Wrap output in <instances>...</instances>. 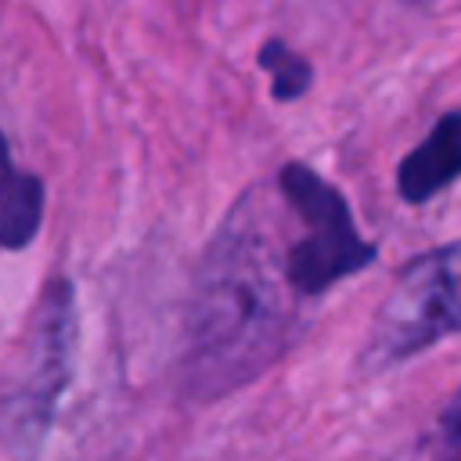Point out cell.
<instances>
[{
	"label": "cell",
	"instance_id": "1",
	"mask_svg": "<svg viewBox=\"0 0 461 461\" xmlns=\"http://www.w3.org/2000/svg\"><path fill=\"white\" fill-rule=\"evenodd\" d=\"M267 230L241 202L202 256L184 339L187 382L220 396L267 371L295 335V303Z\"/></svg>",
	"mask_w": 461,
	"mask_h": 461
},
{
	"label": "cell",
	"instance_id": "2",
	"mask_svg": "<svg viewBox=\"0 0 461 461\" xmlns=\"http://www.w3.org/2000/svg\"><path fill=\"white\" fill-rule=\"evenodd\" d=\"M72 346H76V295L68 281H50L32 331L25 339V353L14 364L11 382L0 393V432L14 457L32 461L47 439L54 421V407L72 375Z\"/></svg>",
	"mask_w": 461,
	"mask_h": 461
},
{
	"label": "cell",
	"instance_id": "3",
	"mask_svg": "<svg viewBox=\"0 0 461 461\" xmlns=\"http://www.w3.org/2000/svg\"><path fill=\"white\" fill-rule=\"evenodd\" d=\"M461 331V241L414 256L375 310L364 367L385 371Z\"/></svg>",
	"mask_w": 461,
	"mask_h": 461
},
{
	"label": "cell",
	"instance_id": "4",
	"mask_svg": "<svg viewBox=\"0 0 461 461\" xmlns=\"http://www.w3.org/2000/svg\"><path fill=\"white\" fill-rule=\"evenodd\" d=\"M277 191L306 227L285 252V277L295 295H321L335 281L371 267L378 249L357 230L349 202L321 173L306 162H285L277 169Z\"/></svg>",
	"mask_w": 461,
	"mask_h": 461
},
{
	"label": "cell",
	"instance_id": "5",
	"mask_svg": "<svg viewBox=\"0 0 461 461\" xmlns=\"http://www.w3.org/2000/svg\"><path fill=\"white\" fill-rule=\"evenodd\" d=\"M461 176V108L436 119L418 148L396 166V191L407 205H425Z\"/></svg>",
	"mask_w": 461,
	"mask_h": 461
},
{
	"label": "cell",
	"instance_id": "6",
	"mask_svg": "<svg viewBox=\"0 0 461 461\" xmlns=\"http://www.w3.org/2000/svg\"><path fill=\"white\" fill-rule=\"evenodd\" d=\"M43 220V180L22 173L11 162L7 140L0 133V245L25 249Z\"/></svg>",
	"mask_w": 461,
	"mask_h": 461
},
{
	"label": "cell",
	"instance_id": "7",
	"mask_svg": "<svg viewBox=\"0 0 461 461\" xmlns=\"http://www.w3.org/2000/svg\"><path fill=\"white\" fill-rule=\"evenodd\" d=\"M259 68L270 72V94L274 101H299L313 83V65L292 50L285 40H267L256 54Z\"/></svg>",
	"mask_w": 461,
	"mask_h": 461
}]
</instances>
